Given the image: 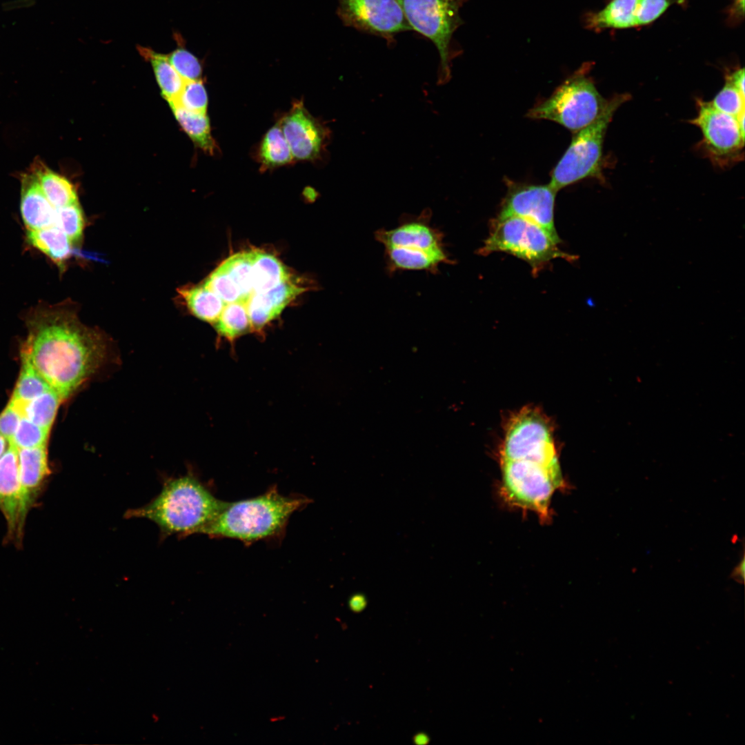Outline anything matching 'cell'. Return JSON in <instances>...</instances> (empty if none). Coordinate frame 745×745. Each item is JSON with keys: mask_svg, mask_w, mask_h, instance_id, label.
<instances>
[{"mask_svg": "<svg viewBox=\"0 0 745 745\" xmlns=\"http://www.w3.org/2000/svg\"><path fill=\"white\" fill-rule=\"evenodd\" d=\"M28 335L21 357L57 392L69 398L104 364L108 343L103 335L83 325L71 308L43 306L26 319Z\"/></svg>", "mask_w": 745, "mask_h": 745, "instance_id": "cell-1", "label": "cell"}, {"mask_svg": "<svg viewBox=\"0 0 745 745\" xmlns=\"http://www.w3.org/2000/svg\"><path fill=\"white\" fill-rule=\"evenodd\" d=\"M193 475L166 479L159 494L143 507L128 510L127 518H144L156 524L162 535L199 533L223 509Z\"/></svg>", "mask_w": 745, "mask_h": 745, "instance_id": "cell-2", "label": "cell"}, {"mask_svg": "<svg viewBox=\"0 0 745 745\" xmlns=\"http://www.w3.org/2000/svg\"><path fill=\"white\" fill-rule=\"evenodd\" d=\"M304 497L281 495L275 486L251 499L226 502L223 509L199 533L252 542L279 533L290 515L306 505Z\"/></svg>", "mask_w": 745, "mask_h": 745, "instance_id": "cell-3", "label": "cell"}, {"mask_svg": "<svg viewBox=\"0 0 745 745\" xmlns=\"http://www.w3.org/2000/svg\"><path fill=\"white\" fill-rule=\"evenodd\" d=\"M432 212L404 215L391 229L375 231V239L384 247L386 270L390 274L403 270H424L436 274L442 264H453L445 248L443 232L431 223Z\"/></svg>", "mask_w": 745, "mask_h": 745, "instance_id": "cell-4", "label": "cell"}, {"mask_svg": "<svg viewBox=\"0 0 745 745\" xmlns=\"http://www.w3.org/2000/svg\"><path fill=\"white\" fill-rule=\"evenodd\" d=\"M559 241L542 227L519 217L495 218L489 235L479 249L481 255L495 252L510 254L528 264L535 275L550 261L563 259L569 262L577 257L561 250Z\"/></svg>", "mask_w": 745, "mask_h": 745, "instance_id": "cell-5", "label": "cell"}, {"mask_svg": "<svg viewBox=\"0 0 745 745\" xmlns=\"http://www.w3.org/2000/svg\"><path fill=\"white\" fill-rule=\"evenodd\" d=\"M590 66L584 63L560 84L547 99L527 112L533 119L554 121L573 133L593 122L607 100L598 92L589 76Z\"/></svg>", "mask_w": 745, "mask_h": 745, "instance_id": "cell-6", "label": "cell"}, {"mask_svg": "<svg viewBox=\"0 0 745 745\" xmlns=\"http://www.w3.org/2000/svg\"><path fill=\"white\" fill-rule=\"evenodd\" d=\"M629 99L619 94L608 99L599 117L573 133L571 142L553 169L549 185L556 191L587 178H601L603 144L608 127L619 107Z\"/></svg>", "mask_w": 745, "mask_h": 745, "instance_id": "cell-7", "label": "cell"}, {"mask_svg": "<svg viewBox=\"0 0 745 745\" xmlns=\"http://www.w3.org/2000/svg\"><path fill=\"white\" fill-rule=\"evenodd\" d=\"M468 0H397L411 30L433 42L439 55L437 84L451 78V64L457 56L453 35L463 23L459 11Z\"/></svg>", "mask_w": 745, "mask_h": 745, "instance_id": "cell-8", "label": "cell"}, {"mask_svg": "<svg viewBox=\"0 0 745 745\" xmlns=\"http://www.w3.org/2000/svg\"><path fill=\"white\" fill-rule=\"evenodd\" d=\"M501 494L510 506L535 513L540 519H550L554 492L564 487L562 473L528 460L501 459Z\"/></svg>", "mask_w": 745, "mask_h": 745, "instance_id": "cell-9", "label": "cell"}, {"mask_svg": "<svg viewBox=\"0 0 745 745\" xmlns=\"http://www.w3.org/2000/svg\"><path fill=\"white\" fill-rule=\"evenodd\" d=\"M500 459L528 460L562 473L550 429L533 409H523L510 419Z\"/></svg>", "mask_w": 745, "mask_h": 745, "instance_id": "cell-10", "label": "cell"}, {"mask_svg": "<svg viewBox=\"0 0 745 745\" xmlns=\"http://www.w3.org/2000/svg\"><path fill=\"white\" fill-rule=\"evenodd\" d=\"M698 114L690 123L702 131L708 157L718 166L738 161L743 157L744 130L737 118L715 108L710 101L697 100Z\"/></svg>", "mask_w": 745, "mask_h": 745, "instance_id": "cell-11", "label": "cell"}, {"mask_svg": "<svg viewBox=\"0 0 745 745\" xmlns=\"http://www.w3.org/2000/svg\"><path fill=\"white\" fill-rule=\"evenodd\" d=\"M343 23L384 39L388 44L397 34L411 30L397 0H337Z\"/></svg>", "mask_w": 745, "mask_h": 745, "instance_id": "cell-12", "label": "cell"}, {"mask_svg": "<svg viewBox=\"0 0 745 745\" xmlns=\"http://www.w3.org/2000/svg\"><path fill=\"white\" fill-rule=\"evenodd\" d=\"M506 194L497 218L519 217L542 227L560 242L555 226L554 208L557 191L549 184H531L506 179Z\"/></svg>", "mask_w": 745, "mask_h": 745, "instance_id": "cell-13", "label": "cell"}, {"mask_svg": "<svg viewBox=\"0 0 745 745\" xmlns=\"http://www.w3.org/2000/svg\"><path fill=\"white\" fill-rule=\"evenodd\" d=\"M294 159L315 161L324 155L330 131L301 101L293 104L279 124Z\"/></svg>", "mask_w": 745, "mask_h": 745, "instance_id": "cell-14", "label": "cell"}, {"mask_svg": "<svg viewBox=\"0 0 745 745\" xmlns=\"http://www.w3.org/2000/svg\"><path fill=\"white\" fill-rule=\"evenodd\" d=\"M29 508L19 478L17 448L8 443L0 457V510L6 521L8 541L21 544Z\"/></svg>", "mask_w": 745, "mask_h": 745, "instance_id": "cell-15", "label": "cell"}, {"mask_svg": "<svg viewBox=\"0 0 745 745\" xmlns=\"http://www.w3.org/2000/svg\"><path fill=\"white\" fill-rule=\"evenodd\" d=\"M302 291L300 286L288 279L269 290L252 293L245 302L250 328L261 330Z\"/></svg>", "mask_w": 745, "mask_h": 745, "instance_id": "cell-16", "label": "cell"}, {"mask_svg": "<svg viewBox=\"0 0 745 745\" xmlns=\"http://www.w3.org/2000/svg\"><path fill=\"white\" fill-rule=\"evenodd\" d=\"M20 210L27 230L46 228L55 225L56 208L49 202L36 176L29 169L21 173Z\"/></svg>", "mask_w": 745, "mask_h": 745, "instance_id": "cell-17", "label": "cell"}, {"mask_svg": "<svg viewBox=\"0 0 745 745\" xmlns=\"http://www.w3.org/2000/svg\"><path fill=\"white\" fill-rule=\"evenodd\" d=\"M19 473L27 505L31 508L50 475L47 446L17 449Z\"/></svg>", "mask_w": 745, "mask_h": 745, "instance_id": "cell-18", "label": "cell"}, {"mask_svg": "<svg viewBox=\"0 0 745 745\" xmlns=\"http://www.w3.org/2000/svg\"><path fill=\"white\" fill-rule=\"evenodd\" d=\"M36 176L43 194L56 209L78 202L75 187L65 177L49 168L41 159H34L29 168Z\"/></svg>", "mask_w": 745, "mask_h": 745, "instance_id": "cell-19", "label": "cell"}, {"mask_svg": "<svg viewBox=\"0 0 745 745\" xmlns=\"http://www.w3.org/2000/svg\"><path fill=\"white\" fill-rule=\"evenodd\" d=\"M638 0H612L602 10L588 13L586 27L595 31L637 27Z\"/></svg>", "mask_w": 745, "mask_h": 745, "instance_id": "cell-20", "label": "cell"}, {"mask_svg": "<svg viewBox=\"0 0 745 745\" xmlns=\"http://www.w3.org/2000/svg\"><path fill=\"white\" fill-rule=\"evenodd\" d=\"M27 239L30 244L46 255L60 268L72 255L73 244L56 225L27 230Z\"/></svg>", "mask_w": 745, "mask_h": 745, "instance_id": "cell-21", "label": "cell"}, {"mask_svg": "<svg viewBox=\"0 0 745 745\" xmlns=\"http://www.w3.org/2000/svg\"><path fill=\"white\" fill-rule=\"evenodd\" d=\"M252 264V293L269 290L290 279L286 267L271 254L253 251Z\"/></svg>", "mask_w": 745, "mask_h": 745, "instance_id": "cell-22", "label": "cell"}, {"mask_svg": "<svg viewBox=\"0 0 745 745\" xmlns=\"http://www.w3.org/2000/svg\"><path fill=\"white\" fill-rule=\"evenodd\" d=\"M188 309L201 320L213 323L217 321L224 306L222 299L203 285L179 290Z\"/></svg>", "mask_w": 745, "mask_h": 745, "instance_id": "cell-23", "label": "cell"}, {"mask_svg": "<svg viewBox=\"0 0 745 745\" xmlns=\"http://www.w3.org/2000/svg\"><path fill=\"white\" fill-rule=\"evenodd\" d=\"M170 106L176 119L194 143L206 152L214 155L217 145L206 114L191 112L176 105Z\"/></svg>", "mask_w": 745, "mask_h": 745, "instance_id": "cell-24", "label": "cell"}, {"mask_svg": "<svg viewBox=\"0 0 745 745\" xmlns=\"http://www.w3.org/2000/svg\"><path fill=\"white\" fill-rule=\"evenodd\" d=\"M139 50L150 61L161 95L168 103L174 102L179 95L185 81L171 65L167 55L146 48H139Z\"/></svg>", "mask_w": 745, "mask_h": 745, "instance_id": "cell-25", "label": "cell"}, {"mask_svg": "<svg viewBox=\"0 0 745 745\" xmlns=\"http://www.w3.org/2000/svg\"><path fill=\"white\" fill-rule=\"evenodd\" d=\"M259 158L266 169L285 166L294 159L279 124L272 127L264 135L259 146Z\"/></svg>", "mask_w": 745, "mask_h": 745, "instance_id": "cell-26", "label": "cell"}, {"mask_svg": "<svg viewBox=\"0 0 745 745\" xmlns=\"http://www.w3.org/2000/svg\"><path fill=\"white\" fill-rule=\"evenodd\" d=\"M61 401L57 392L50 389L22 405L13 404L19 408L22 417L50 430Z\"/></svg>", "mask_w": 745, "mask_h": 745, "instance_id": "cell-27", "label": "cell"}, {"mask_svg": "<svg viewBox=\"0 0 745 745\" xmlns=\"http://www.w3.org/2000/svg\"><path fill=\"white\" fill-rule=\"evenodd\" d=\"M52 389L29 361L21 357V368L10 402L20 406Z\"/></svg>", "mask_w": 745, "mask_h": 745, "instance_id": "cell-28", "label": "cell"}, {"mask_svg": "<svg viewBox=\"0 0 745 745\" xmlns=\"http://www.w3.org/2000/svg\"><path fill=\"white\" fill-rule=\"evenodd\" d=\"M215 326L218 334L230 341L244 334L250 328L245 302L239 300L226 304Z\"/></svg>", "mask_w": 745, "mask_h": 745, "instance_id": "cell-29", "label": "cell"}, {"mask_svg": "<svg viewBox=\"0 0 745 745\" xmlns=\"http://www.w3.org/2000/svg\"><path fill=\"white\" fill-rule=\"evenodd\" d=\"M252 255L253 251L238 252L220 264L238 287L244 302L253 292Z\"/></svg>", "mask_w": 745, "mask_h": 745, "instance_id": "cell-30", "label": "cell"}, {"mask_svg": "<svg viewBox=\"0 0 745 745\" xmlns=\"http://www.w3.org/2000/svg\"><path fill=\"white\" fill-rule=\"evenodd\" d=\"M55 225L65 233L73 245L79 243L82 239L84 228L83 215L79 203L57 208Z\"/></svg>", "mask_w": 745, "mask_h": 745, "instance_id": "cell-31", "label": "cell"}, {"mask_svg": "<svg viewBox=\"0 0 745 745\" xmlns=\"http://www.w3.org/2000/svg\"><path fill=\"white\" fill-rule=\"evenodd\" d=\"M49 433V430L40 427L25 417H22L9 444H12L17 449L46 445Z\"/></svg>", "mask_w": 745, "mask_h": 745, "instance_id": "cell-32", "label": "cell"}, {"mask_svg": "<svg viewBox=\"0 0 745 745\" xmlns=\"http://www.w3.org/2000/svg\"><path fill=\"white\" fill-rule=\"evenodd\" d=\"M170 105H176L187 110L206 113L208 97L205 87L200 79L185 81L177 99Z\"/></svg>", "mask_w": 745, "mask_h": 745, "instance_id": "cell-33", "label": "cell"}, {"mask_svg": "<svg viewBox=\"0 0 745 745\" xmlns=\"http://www.w3.org/2000/svg\"><path fill=\"white\" fill-rule=\"evenodd\" d=\"M203 285L218 295L225 304L242 301L238 287L221 266L208 276Z\"/></svg>", "mask_w": 745, "mask_h": 745, "instance_id": "cell-34", "label": "cell"}, {"mask_svg": "<svg viewBox=\"0 0 745 745\" xmlns=\"http://www.w3.org/2000/svg\"><path fill=\"white\" fill-rule=\"evenodd\" d=\"M745 97L726 78L722 89L710 101L717 110L738 118L745 110Z\"/></svg>", "mask_w": 745, "mask_h": 745, "instance_id": "cell-35", "label": "cell"}, {"mask_svg": "<svg viewBox=\"0 0 745 745\" xmlns=\"http://www.w3.org/2000/svg\"><path fill=\"white\" fill-rule=\"evenodd\" d=\"M168 60L180 77L185 81L199 79L202 69L199 59L183 47H179L167 55Z\"/></svg>", "mask_w": 745, "mask_h": 745, "instance_id": "cell-36", "label": "cell"}, {"mask_svg": "<svg viewBox=\"0 0 745 745\" xmlns=\"http://www.w3.org/2000/svg\"><path fill=\"white\" fill-rule=\"evenodd\" d=\"M677 1L678 0H638L636 14L637 27L655 21Z\"/></svg>", "mask_w": 745, "mask_h": 745, "instance_id": "cell-37", "label": "cell"}, {"mask_svg": "<svg viewBox=\"0 0 745 745\" xmlns=\"http://www.w3.org/2000/svg\"><path fill=\"white\" fill-rule=\"evenodd\" d=\"M21 417L22 415L19 408L10 401L1 413L0 435L8 443L12 440Z\"/></svg>", "mask_w": 745, "mask_h": 745, "instance_id": "cell-38", "label": "cell"}, {"mask_svg": "<svg viewBox=\"0 0 745 745\" xmlns=\"http://www.w3.org/2000/svg\"><path fill=\"white\" fill-rule=\"evenodd\" d=\"M733 85L738 90L741 95L745 97L744 91V69L739 68L726 77Z\"/></svg>", "mask_w": 745, "mask_h": 745, "instance_id": "cell-39", "label": "cell"}, {"mask_svg": "<svg viewBox=\"0 0 745 745\" xmlns=\"http://www.w3.org/2000/svg\"><path fill=\"white\" fill-rule=\"evenodd\" d=\"M366 604L367 601L365 596L361 594L352 595L348 602L350 609L356 613L363 611L366 608Z\"/></svg>", "mask_w": 745, "mask_h": 745, "instance_id": "cell-40", "label": "cell"}, {"mask_svg": "<svg viewBox=\"0 0 745 745\" xmlns=\"http://www.w3.org/2000/svg\"><path fill=\"white\" fill-rule=\"evenodd\" d=\"M744 565L745 561L744 557L743 556L741 561L734 568L731 573V577L739 583H743L744 580Z\"/></svg>", "mask_w": 745, "mask_h": 745, "instance_id": "cell-41", "label": "cell"}, {"mask_svg": "<svg viewBox=\"0 0 745 745\" xmlns=\"http://www.w3.org/2000/svg\"><path fill=\"white\" fill-rule=\"evenodd\" d=\"M731 12L736 18L743 17L744 14V0H734Z\"/></svg>", "mask_w": 745, "mask_h": 745, "instance_id": "cell-42", "label": "cell"}, {"mask_svg": "<svg viewBox=\"0 0 745 745\" xmlns=\"http://www.w3.org/2000/svg\"><path fill=\"white\" fill-rule=\"evenodd\" d=\"M429 742L430 737L425 733H418L413 737V742L417 745H425Z\"/></svg>", "mask_w": 745, "mask_h": 745, "instance_id": "cell-43", "label": "cell"}, {"mask_svg": "<svg viewBox=\"0 0 745 745\" xmlns=\"http://www.w3.org/2000/svg\"><path fill=\"white\" fill-rule=\"evenodd\" d=\"M7 442L8 441L2 435H0V457L8 447Z\"/></svg>", "mask_w": 745, "mask_h": 745, "instance_id": "cell-44", "label": "cell"}]
</instances>
